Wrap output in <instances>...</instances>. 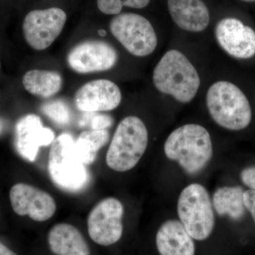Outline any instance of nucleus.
Masks as SVG:
<instances>
[{
    "label": "nucleus",
    "mask_w": 255,
    "mask_h": 255,
    "mask_svg": "<svg viewBox=\"0 0 255 255\" xmlns=\"http://www.w3.org/2000/svg\"><path fill=\"white\" fill-rule=\"evenodd\" d=\"M124 211L123 204L115 198L98 203L87 218V229L92 241L102 246L117 243L123 235Z\"/></svg>",
    "instance_id": "1a4fd4ad"
},
{
    "label": "nucleus",
    "mask_w": 255,
    "mask_h": 255,
    "mask_svg": "<svg viewBox=\"0 0 255 255\" xmlns=\"http://www.w3.org/2000/svg\"><path fill=\"white\" fill-rule=\"evenodd\" d=\"M180 222L193 239L204 241L211 236L215 216L209 192L204 186L191 184L181 192L177 203Z\"/></svg>",
    "instance_id": "423d86ee"
},
{
    "label": "nucleus",
    "mask_w": 255,
    "mask_h": 255,
    "mask_svg": "<svg viewBox=\"0 0 255 255\" xmlns=\"http://www.w3.org/2000/svg\"><path fill=\"white\" fill-rule=\"evenodd\" d=\"M215 36L221 48L238 59H249L255 55V31L238 18L228 17L219 21Z\"/></svg>",
    "instance_id": "f8f14e48"
},
{
    "label": "nucleus",
    "mask_w": 255,
    "mask_h": 255,
    "mask_svg": "<svg viewBox=\"0 0 255 255\" xmlns=\"http://www.w3.org/2000/svg\"><path fill=\"white\" fill-rule=\"evenodd\" d=\"M156 246L160 255H194L193 238L180 221L169 220L164 222L156 236Z\"/></svg>",
    "instance_id": "dca6fc26"
},
{
    "label": "nucleus",
    "mask_w": 255,
    "mask_h": 255,
    "mask_svg": "<svg viewBox=\"0 0 255 255\" xmlns=\"http://www.w3.org/2000/svg\"><path fill=\"white\" fill-rule=\"evenodd\" d=\"M243 182L251 188V189L255 191V167H247L242 171L241 174Z\"/></svg>",
    "instance_id": "b1692460"
},
{
    "label": "nucleus",
    "mask_w": 255,
    "mask_h": 255,
    "mask_svg": "<svg viewBox=\"0 0 255 255\" xmlns=\"http://www.w3.org/2000/svg\"><path fill=\"white\" fill-rule=\"evenodd\" d=\"M44 114L55 123L65 125L69 121V111L61 101H53L50 103L46 104L43 107Z\"/></svg>",
    "instance_id": "4be33fe9"
},
{
    "label": "nucleus",
    "mask_w": 255,
    "mask_h": 255,
    "mask_svg": "<svg viewBox=\"0 0 255 255\" xmlns=\"http://www.w3.org/2000/svg\"><path fill=\"white\" fill-rule=\"evenodd\" d=\"M111 33L129 53L145 57L157 46L155 29L147 18L135 13H120L111 20Z\"/></svg>",
    "instance_id": "0eeeda50"
},
{
    "label": "nucleus",
    "mask_w": 255,
    "mask_h": 255,
    "mask_svg": "<svg viewBox=\"0 0 255 255\" xmlns=\"http://www.w3.org/2000/svg\"><path fill=\"white\" fill-rule=\"evenodd\" d=\"M110 132L106 130H85L75 140V150L85 165L95 162L97 152L108 142Z\"/></svg>",
    "instance_id": "aec40b11"
},
{
    "label": "nucleus",
    "mask_w": 255,
    "mask_h": 255,
    "mask_svg": "<svg viewBox=\"0 0 255 255\" xmlns=\"http://www.w3.org/2000/svg\"><path fill=\"white\" fill-rule=\"evenodd\" d=\"M55 134L49 128L43 127L36 114L22 117L15 128V145L21 157L30 162L36 159L40 147L51 145Z\"/></svg>",
    "instance_id": "4468645a"
},
{
    "label": "nucleus",
    "mask_w": 255,
    "mask_h": 255,
    "mask_svg": "<svg viewBox=\"0 0 255 255\" xmlns=\"http://www.w3.org/2000/svg\"><path fill=\"white\" fill-rule=\"evenodd\" d=\"M148 144V132L138 117H127L119 123L106 155L110 168L127 172L136 166Z\"/></svg>",
    "instance_id": "20e7f679"
},
{
    "label": "nucleus",
    "mask_w": 255,
    "mask_h": 255,
    "mask_svg": "<svg viewBox=\"0 0 255 255\" xmlns=\"http://www.w3.org/2000/svg\"><path fill=\"white\" fill-rule=\"evenodd\" d=\"M119 59L117 50L101 40H88L74 46L67 55V63L79 74L107 71L115 66Z\"/></svg>",
    "instance_id": "9d476101"
},
{
    "label": "nucleus",
    "mask_w": 255,
    "mask_h": 255,
    "mask_svg": "<svg viewBox=\"0 0 255 255\" xmlns=\"http://www.w3.org/2000/svg\"><path fill=\"white\" fill-rule=\"evenodd\" d=\"M48 242L50 251L55 255H91L81 232L69 223L53 226L48 233Z\"/></svg>",
    "instance_id": "f3484780"
},
{
    "label": "nucleus",
    "mask_w": 255,
    "mask_h": 255,
    "mask_svg": "<svg viewBox=\"0 0 255 255\" xmlns=\"http://www.w3.org/2000/svg\"><path fill=\"white\" fill-rule=\"evenodd\" d=\"M150 0H97V6L101 12L107 15L120 14L124 6L142 9L150 3Z\"/></svg>",
    "instance_id": "412c9836"
},
{
    "label": "nucleus",
    "mask_w": 255,
    "mask_h": 255,
    "mask_svg": "<svg viewBox=\"0 0 255 255\" xmlns=\"http://www.w3.org/2000/svg\"><path fill=\"white\" fill-rule=\"evenodd\" d=\"M0 66H1V65H0Z\"/></svg>",
    "instance_id": "cd10ccee"
},
{
    "label": "nucleus",
    "mask_w": 255,
    "mask_h": 255,
    "mask_svg": "<svg viewBox=\"0 0 255 255\" xmlns=\"http://www.w3.org/2000/svg\"><path fill=\"white\" fill-rule=\"evenodd\" d=\"M0 255H18L0 242Z\"/></svg>",
    "instance_id": "a878e982"
},
{
    "label": "nucleus",
    "mask_w": 255,
    "mask_h": 255,
    "mask_svg": "<svg viewBox=\"0 0 255 255\" xmlns=\"http://www.w3.org/2000/svg\"><path fill=\"white\" fill-rule=\"evenodd\" d=\"M66 21V13L60 8L33 10L23 19V36L33 49L46 50L60 36Z\"/></svg>",
    "instance_id": "6e6552de"
},
{
    "label": "nucleus",
    "mask_w": 255,
    "mask_h": 255,
    "mask_svg": "<svg viewBox=\"0 0 255 255\" xmlns=\"http://www.w3.org/2000/svg\"><path fill=\"white\" fill-rule=\"evenodd\" d=\"M9 199L16 214L29 216L38 222L51 219L56 211V203L48 193L25 183H18L11 187Z\"/></svg>",
    "instance_id": "9b49d317"
},
{
    "label": "nucleus",
    "mask_w": 255,
    "mask_h": 255,
    "mask_svg": "<svg viewBox=\"0 0 255 255\" xmlns=\"http://www.w3.org/2000/svg\"><path fill=\"white\" fill-rule=\"evenodd\" d=\"M152 82L161 93L180 103H189L200 87L199 73L185 55L178 50L166 52L152 74Z\"/></svg>",
    "instance_id": "f257e3e1"
},
{
    "label": "nucleus",
    "mask_w": 255,
    "mask_h": 255,
    "mask_svg": "<svg viewBox=\"0 0 255 255\" xmlns=\"http://www.w3.org/2000/svg\"><path fill=\"white\" fill-rule=\"evenodd\" d=\"M122 99V92L117 84L100 79L82 85L75 93L74 102L82 112H110L120 105Z\"/></svg>",
    "instance_id": "ddd939ff"
},
{
    "label": "nucleus",
    "mask_w": 255,
    "mask_h": 255,
    "mask_svg": "<svg viewBox=\"0 0 255 255\" xmlns=\"http://www.w3.org/2000/svg\"><path fill=\"white\" fill-rule=\"evenodd\" d=\"M171 17L184 31L201 32L210 22L209 9L202 0H167Z\"/></svg>",
    "instance_id": "2eb2a0df"
},
{
    "label": "nucleus",
    "mask_w": 255,
    "mask_h": 255,
    "mask_svg": "<svg viewBox=\"0 0 255 255\" xmlns=\"http://www.w3.org/2000/svg\"><path fill=\"white\" fill-rule=\"evenodd\" d=\"M63 77L53 70H31L23 76L25 90L33 96L48 99L58 94L63 87Z\"/></svg>",
    "instance_id": "a211bd4d"
},
{
    "label": "nucleus",
    "mask_w": 255,
    "mask_h": 255,
    "mask_svg": "<svg viewBox=\"0 0 255 255\" xmlns=\"http://www.w3.org/2000/svg\"><path fill=\"white\" fill-rule=\"evenodd\" d=\"M164 153L189 174L200 172L213 155L209 131L199 124H186L175 129L166 140Z\"/></svg>",
    "instance_id": "f03ea898"
},
{
    "label": "nucleus",
    "mask_w": 255,
    "mask_h": 255,
    "mask_svg": "<svg viewBox=\"0 0 255 255\" xmlns=\"http://www.w3.org/2000/svg\"><path fill=\"white\" fill-rule=\"evenodd\" d=\"M244 203L246 209L251 213L255 224V191L250 189L245 191Z\"/></svg>",
    "instance_id": "393cba45"
},
{
    "label": "nucleus",
    "mask_w": 255,
    "mask_h": 255,
    "mask_svg": "<svg viewBox=\"0 0 255 255\" xmlns=\"http://www.w3.org/2000/svg\"><path fill=\"white\" fill-rule=\"evenodd\" d=\"M71 135L63 133L51 144L48 170L55 185L68 191H78L88 181L86 165L82 162L75 147Z\"/></svg>",
    "instance_id": "39448f33"
},
{
    "label": "nucleus",
    "mask_w": 255,
    "mask_h": 255,
    "mask_svg": "<svg viewBox=\"0 0 255 255\" xmlns=\"http://www.w3.org/2000/svg\"><path fill=\"white\" fill-rule=\"evenodd\" d=\"M244 192L240 187H225L215 191L213 204L219 216H228L231 219H241L246 214Z\"/></svg>",
    "instance_id": "6ab92c4d"
},
{
    "label": "nucleus",
    "mask_w": 255,
    "mask_h": 255,
    "mask_svg": "<svg viewBox=\"0 0 255 255\" xmlns=\"http://www.w3.org/2000/svg\"><path fill=\"white\" fill-rule=\"evenodd\" d=\"M114 119L107 114H99L92 119L91 127L93 130H106L107 128L112 127Z\"/></svg>",
    "instance_id": "5701e85b"
},
{
    "label": "nucleus",
    "mask_w": 255,
    "mask_h": 255,
    "mask_svg": "<svg viewBox=\"0 0 255 255\" xmlns=\"http://www.w3.org/2000/svg\"><path fill=\"white\" fill-rule=\"evenodd\" d=\"M206 106L211 118L220 127L241 130L251 124L252 110L246 95L228 81L215 82L208 90Z\"/></svg>",
    "instance_id": "7ed1b4c3"
},
{
    "label": "nucleus",
    "mask_w": 255,
    "mask_h": 255,
    "mask_svg": "<svg viewBox=\"0 0 255 255\" xmlns=\"http://www.w3.org/2000/svg\"><path fill=\"white\" fill-rule=\"evenodd\" d=\"M242 1H248V2H255V0H242Z\"/></svg>",
    "instance_id": "bb28decb"
}]
</instances>
